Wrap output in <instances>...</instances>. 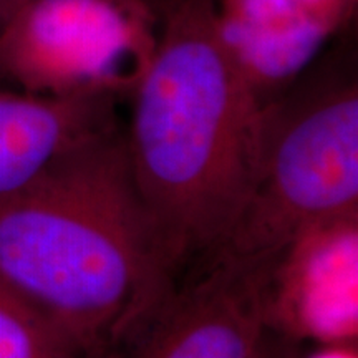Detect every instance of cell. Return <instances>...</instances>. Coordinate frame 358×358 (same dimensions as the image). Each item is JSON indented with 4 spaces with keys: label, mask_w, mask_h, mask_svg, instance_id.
<instances>
[{
    "label": "cell",
    "mask_w": 358,
    "mask_h": 358,
    "mask_svg": "<svg viewBox=\"0 0 358 358\" xmlns=\"http://www.w3.org/2000/svg\"><path fill=\"white\" fill-rule=\"evenodd\" d=\"M124 129L129 173L169 266L221 248L256 169L259 103L216 0H168Z\"/></svg>",
    "instance_id": "2"
},
{
    "label": "cell",
    "mask_w": 358,
    "mask_h": 358,
    "mask_svg": "<svg viewBox=\"0 0 358 358\" xmlns=\"http://www.w3.org/2000/svg\"><path fill=\"white\" fill-rule=\"evenodd\" d=\"M108 93L40 96L0 87V196L19 189L58 155L116 124Z\"/></svg>",
    "instance_id": "8"
},
{
    "label": "cell",
    "mask_w": 358,
    "mask_h": 358,
    "mask_svg": "<svg viewBox=\"0 0 358 358\" xmlns=\"http://www.w3.org/2000/svg\"><path fill=\"white\" fill-rule=\"evenodd\" d=\"M259 106L256 169L216 252L272 264L303 229L358 213V75L350 30Z\"/></svg>",
    "instance_id": "3"
},
{
    "label": "cell",
    "mask_w": 358,
    "mask_h": 358,
    "mask_svg": "<svg viewBox=\"0 0 358 358\" xmlns=\"http://www.w3.org/2000/svg\"><path fill=\"white\" fill-rule=\"evenodd\" d=\"M219 29L259 105L350 30L358 0H216Z\"/></svg>",
    "instance_id": "7"
},
{
    "label": "cell",
    "mask_w": 358,
    "mask_h": 358,
    "mask_svg": "<svg viewBox=\"0 0 358 358\" xmlns=\"http://www.w3.org/2000/svg\"><path fill=\"white\" fill-rule=\"evenodd\" d=\"M271 264L211 254L198 279L98 358H259Z\"/></svg>",
    "instance_id": "5"
},
{
    "label": "cell",
    "mask_w": 358,
    "mask_h": 358,
    "mask_svg": "<svg viewBox=\"0 0 358 358\" xmlns=\"http://www.w3.org/2000/svg\"><path fill=\"white\" fill-rule=\"evenodd\" d=\"M259 358H295L290 350L284 347H272L271 345V340H268V330L266 334V338H264L262 343V350Z\"/></svg>",
    "instance_id": "11"
},
{
    "label": "cell",
    "mask_w": 358,
    "mask_h": 358,
    "mask_svg": "<svg viewBox=\"0 0 358 358\" xmlns=\"http://www.w3.org/2000/svg\"><path fill=\"white\" fill-rule=\"evenodd\" d=\"M174 271L134 187L118 123L0 196V279L98 358L173 290Z\"/></svg>",
    "instance_id": "1"
},
{
    "label": "cell",
    "mask_w": 358,
    "mask_h": 358,
    "mask_svg": "<svg viewBox=\"0 0 358 358\" xmlns=\"http://www.w3.org/2000/svg\"><path fill=\"white\" fill-rule=\"evenodd\" d=\"M266 327L322 345L358 335V213L303 229L271 264Z\"/></svg>",
    "instance_id": "6"
},
{
    "label": "cell",
    "mask_w": 358,
    "mask_h": 358,
    "mask_svg": "<svg viewBox=\"0 0 358 358\" xmlns=\"http://www.w3.org/2000/svg\"><path fill=\"white\" fill-rule=\"evenodd\" d=\"M140 2H143L145 6L150 7L151 10H153L155 13H158V17H159V13H161V10H163L164 3H166L168 0H140Z\"/></svg>",
    "instance_id": "12"
},
{
    "label": "cell",
    "mask_w": 358,
    "mask_h": 358,
    "mask_svg": "<svg viewBox=\"0 0 358 358\" xmlns=\"http://www.w3.org/2000/svg\"><path fill=\"white\" fill-rule=\"evenodd\" d=\"M158 30V13L140 0H13L0 29V87L129 96Z\"/></svg>",
    "instance_id": "4"
},
{
    "label": "cell",
    "mask_w": 358,
    "mask_h": 358,
    "mask_svg": "<svg viewBox=\"0 0 358 358\" xmlns=\"http://www.w3.org/2000/svg\"><path fill=\"white\" fill-rule=\"evenodd\" d=\"M13 0H0V29H2L3 22H6V17L8 10H10Z\"/></svg>",
    "instance_id": "13"
},
{
    "label": "cell",
    "mask_w": 358,
    "mask_h": 358,
    "mask_svg": "<svg viewBox=\"0 0 358 358\" xmlns=\"http://www.w3.org/2000/svg\"><path fill=\"white\" fill-rule=\"evenodd\" d=\"M307 358H358L357 347L352 343H340V345H324Z\"/></svg>",
    "instance_id": "10"
},
{
    "label": "cell",
    "mask_w": 358,
    "mask_h": 358,
    "mask_svg": "<svg viewBox=\"0 0 358 358\" xmlns=\"http://www.w3.org/2000/svg\"><path fill=\"white\" fill-rule=\"evenodd\" d=\"M0 358H78L45 313L0 279Z\"/></svg>",
    "instance_id": "9"
}]
</instances>
